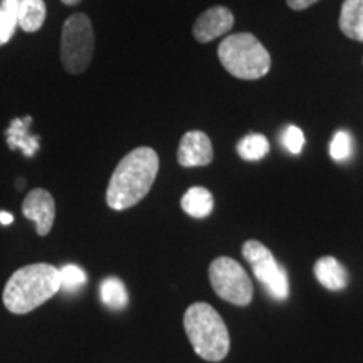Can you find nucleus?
<instances>
[{
    "instance_id": "obj_22",
    "label": "nucleus",
    "mask_w": 363,
    "mask_h": 363,
    "mask_svg": "<svg viewBox=\"0 0 363 363\" xmlns=\"http://www.w3.org/2000/svg\"><path fill=\"white\" fill-rule=\"evenodd\" d=\"M288 2V7L293 9V11H305V9L311 7L313 4H316L318 0H286Z\"/></svg>"
},
{
    "instance_id": "obj_12",
    "label": "nucleus",
    "mask_w": 363,
    "mask_h": 363,
    "mask_svg": "<svg viewBox=\"0 0 363 363\" xmlns=\"http://www.w3.org/2000/svg\"><path fill=\"white\" fill-rule=\"evenodd\" d=\"M315 278L323 288L330 291H342L348 284V272L345 266L333 256H323L315 262L313 267Z\"/></svg>"
},
{
    "instance_id": "obj_23",
    "label": "nucleus",
    "mask_w": 363,
    "mask_h": 363,
    "mask_svg": "<svg viewBox=\"0 0 363 363\" xmlns=\"http://www.w3.org/2000/svg\"><path fill=\"white\" fill-rule=\"evenodd\" d=\"M13 222V216L9 214V212H0V224L9 225Z\"/></svg>"
},
{
    "instance_id": "obj_15",
    "label": "nucleus",
    "mask_w": 363,
    "mask_h": 363,
    "mask_svg": "<svg viewBox=\"0 0 363 363\" xmlns=\"http://www.w3.org/2000/svg\"><path fill=\"white\" fill-rule=\"evenodd\" d=\"M45 4L44 0H22L17 16V26L26 33H35L44 26Z\"/></svg>"
},
{
    "instance_id": "obj_18",
    "label": "nucleus",
    "mask_w": 363,
    "mask_h": 363,
    "mask_svg": "<svg viewBox=\"0 0 363 363\" xmlns=\"http://www.w3.org/2000/svg\"><path fill=\"white\" fill-rule=\"evenodd\" d=\"M22 0H2L0 4V45L12 39L17 27V16Z\"/></svg>"
},
{
    "instance_id": "obj_2",
    "label": "nucleus",
    "mask_w": 363,
    "mask_h": 363,
    "mask_svg": "<svg viewBox=\"0 0 363 363\" xmlns=\"http://www.w3.org/2000/svg\"><path fill=\"white\" fill-rule=\"evenodd\" d=\"M61 289L59 269L38 262L17 269L4 288V305L13 315H27L49 301Z\"/></svg>"
},
{
    "instance_id": "obj_7",
    "label": "nucleus",
    "mask_w": 363,
    "mask_h": 363,
    "mask_svg": "<svg viewBox=\"0 0 363 363\" xmlns=\"http://www.w3.org/2000/svg\"><path fill=\"white\" fill-rule=\"evenodd\" d=\"M242 256L267 294L276 301H284L289 296L288 272L276 261L272 252L259 240H246L242 246Z\"/></svg>"
},
{
    "instance_id": "obj_4",
    "label": "nucleus",
    "mask_w": 363,
    "mask_h": 363,
    "mask_svg": "<svg viewBox=\"0 0 363 363\" xmlns=\"http://www.w3.org/2000/svg\"><path fill=\"white\" fill-rule=\"evenodd\" d=\"M217 56L224 69L238 79H261L271 69V56L266 48L249 33L233 34L222 40Z\"/></svg>"
},
{
    "instance_id": "obj_13",
    "label": "nucleus",
    "mask_w": 363,
    "mask_h": 363,
    "mask_svg": "<svg viewBox=\"0 0 363 363\" xmlns=\"http://www.w3.org/2000/svg\"><path fill=\"white\" fill-rule=\"evenodd\" d=\"M338 24L348 39L363 43V0H345Z\"/></svg>"
},
{
    "instance_id": "obj_9",
    "label": "nucleus",
    "mask_w": 363,
    "mask_h": 363,
    "mask_svg": "<svg viewBox=\"0 0 363 363\" xmlns=\"http://www.w3.org/2000/svg\"><path fill=\"white\" fill-rule=\"evenodd\" d=\"M234 27V13L227 7L216 6L203 11L197 17L194 24V38L199 43L206 44L212 43L214 39H219L225 35Z\"/></svg>"
},
{
    "instance_id": "obj_11",
    "label": "nucleus",
    "mask_w": 363,
    "mask_h": 363,
    "mask_svg": "<svg viewBox=\"0 0 363 363\" xmlns=\"http://www.w3.org/2000/svg\"><path fill=\"white\" fill-rule=\"evenodd\" d=\"M30 125H33V118H16V120L11 121V126H9L6 131L7 145L11 150H21L24 153V157L30 158L38 153L40 138L38 135H33L29 131Z\"/></svg>"
},
{
    "instance_id": "obj_1",
    "label": "nucleus",
    "mask_w": 363,
    "mask_h": 363,
    "mask_svg": "<svg viewBox=\"0 0 363 363\" xmlns=\"http://www.w3.org/2000/svg\"><path fill=\"white\" fill-rule=\"evenodd\" d=\"M160 160L155 150L140 147L121 158L113 172L106 189V203L113 211L126 208L142 202L157 179Z\"/></svg>"
},
{
    "instance_id": "obj_19",
    "label": "nucleus",
    "mask_w": 363,
    "mask_h": 363,
    "mask_svg": "<svg viewBox=\"0 0 363 363\" xmlns=\"http://www.w3.org/2000/svg\"><path fill=\"white\" fill-rule=\"evenodd\" d=\"M353 153V138L348 131L340 130L330 142V157L335 162H347Z\"/></svg>"
},
{
    "instance_id": "obj_16",
    "label": "nucleus",
    "mask_w": 363,
    "mask_h": 363,
    "mask_svg": "<svg viewBox=\"0 0 363 363\" xmlns=\"http://www.w3.org/2000/svg\"><path fill=\"white\" fill-rule=\"evenodd\" d=\"M99 296H101L104 305L113 308V310H123L128 305V293H126L125 283L115 276L103 279L101 286H99Z\"/></svg>"
},
{
    "instance_id": "obj_17",
    "label": "nucleus",
    "mask_w": 363,
    "mask_h": 363,
    "mask_svg": "<svg viewBox=\"0 0 363 363\" xmlns=\"http://www.w3.org/2000/svg\"><path fill=\"white\" fill-rule=\"evenodd\" d=\"M238 153L242 160L257 162L262 160L269 153V142L264 135L251 133L244 136L238 145Z\"/></svg>"
},
{
    "instance_id": "obj_14",
    "label": "nucleus",
    "mask_w": 363,
    "mask_h": 363,
    "mask_svg": "<svg viewBox=\"0 0 363 363\" xmlns=\"http://www.w3.org/2000/svg\"><path fill=\"white\" fill-rule=\"evenodd\" d=\"M180 206L185 214L195 219H203L214 211V197L206 187H192L182 197Z\"/></svg>"
},
{
    "instance_id": "obj_6",
    "label": "nucleus",
    "mask_w": 363,
    "mask_h": 363,
    "mask_svg": "<svg viewBox=\"0 0 363 363\" xmlns=\"http://www.w3.org/2000/svg\"><path fill=\"white\" fill-rule=\"evenodd\" d=\"M208 279L216 294L235 306H247L252 301L254 288L246 269L233 257H217L208 266Z\"/></svg>"
},
{
    "instance_id": "obj_3",
    "label": "nucleus",
    "mask_w": 363,
    "mask_h": 363,
    "mask_svg": "<svg viewBox=\"0 0 363 363\" xmlns=\"http://www.w3.org/2000/svg\"><path fill=\"white\" fill-rule=\"evenodd\" d=\"M189 342L206 362H222L230 348L229 330L222 316L207 303H194L184 315Z\"/></svg>"
},
{
    "instance_id": "obj_10",
    "label": "nucleus",
    "mask_w": 363,
    "mask_h": 363,
    "mask_svg": "<svg viewBox=\"0 0 363 363\" xmlns=\"http://www.w3.org/2000/svg\"><path fill=\"white\" fill-rule=\"evenodd\" d=\"M177 158L185 169L211 165L214 160V148H212L211 138L203 131H187L180 142Z\"/></svg>"
},
{
    "instance_id": "obj_8",
    "label": "nucleus",
    "mask_w": 363,
    "mask_h": 363,
    "mask_svg": "<svg viewBox=\"0 0 363 363\" xmlns=\"http://www.w3.org/2000/svg\"><path fill=\"white\" fill-rule=\"evenodd\" d=\"M22 214L27 219L34 220L35 233L39 235H48L54 225V219H56L54 197L44 189L30 190L22 202Z\"/></svg>"
},
{
    "instance_id": "obj_5",
    "label": "nucleus",
    "mask_w": 363,
    "mask_h": 363,
    "mask_svg": "<svg viewBox=\"0 0 363 363\" xmlns=\"http://www.w3.org/2000/svg\"><path fill=\"white\" fill-rule=\"evenodd\" d=\"M94 54V33L89 17L74 13L62 26L61 61L71 74H81L88 69Z\"/></svg>"
},
{
    "instance_id": "obj_20",
    "label": "nucleus",
    "mask_w": 363,
    "mask_h": 363,
    "mask_svg": "<svg viewBox=\"0 0 363 363\" xmlns=\"http://www.w3.org/2000/svg\"><path fill=\"white\" fill-rule=\"evenodd\" d=\"M59 276H61V289L67 293H76L86 283V272L74 264H67L59 269Z\"/></svg>"
},
{
    "instance_id": "obj_24",
    "label": "nucleus",
    "mask_w": 363,
    "mask_h": 363,
    "mask_svg": "<svg viewBox=\"0 0 363 363\" xmlns=\"http://www.w3.org/2000/svg\"><path fill=\"white\" fill-rule=\"evenodd\" d=\"M62 4H66V6H78L81 0H61Z\"/></svg>"
},
{
    "instance_id": "obj_21",
    "label": "nucleus",
    "mask_w": 363,
    "mask_h": 363,
    "mask_svg": "<svg viewBox=\"0 0 363 363\" xmlns=\"http://www.w3.org/2000/svg\"><path fill=\"white\" fill-rule=\"evenodd\" d=\"M283 143L284 147L293 153V155H299L303 147H305V135H303L301 128H298V126L294 125H289L283 135Z\"/></svg>"
}]
</instances>
